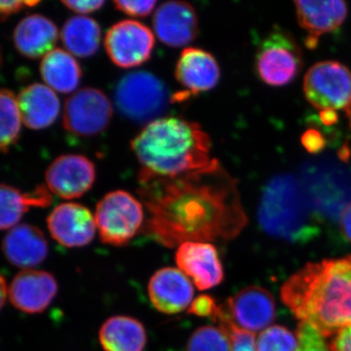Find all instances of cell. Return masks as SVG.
Wrapping results in <instances>:
<instances>
[{
	"mask_svg": "<svg viewBox=\"0 0 351 351\" xmlns=\"http://www.w3.org/2000/svg\"><path fill=\"white\" fill-rule=\"evenodd\" d=\"M52 239L66 248H82L93 241L96 221L88 208L77 203L58 205L47 218Z\"/></svg>",
	"mask_w": 351,
	"mask_h": 351,
	"instance_id": "obj_15",
	"label": "cell"
},
{
	"mask_svg": "<svg viewBox=\"0 0 351 351\" xmlns=\"http://www.w3.org/2000/svg\"><path fill=\"white\" fill-rule=\"evenodd\" d=\"M2 251L11 265L25 270L41 265L47 258L49 246L39 228L24 223L9 230L2 241Z\"/></svg>",
	"mask_w": 351,
	"mask_h": 351,
	"instance_id": "obj_20",
	"label": "cell"
},
{
	"mask_svg": "<svg viewBox=\"0 0 351 351\" xmlns=\"http://www.w3.org/2000/svg\"><path fill=\"white\" fill-rule=\"evenodd\" d=\"M175 76L182 91L174 94L171 101H184L214 89L221 78V71L211 53L189 47L181 53L176 64Z\"/></svg>",
	"mask_w": 351,
	"mask_h": 351,
	"instance_id": "obj_12",
	"label": "cell"
},
{
	"mask_svg": "<svg viewBox=\"0 0 351 351\" xmlns=\"http://www.w3.org/2000/svg\"><path fill=\"white\" fill-rule=\"evenodd\" d=\"M95 221L103 243L125 246L145 226L142 201L128 191H110L99 201Z\"/></svg>",
	"mask_w": 351,
	"mask_h": 351,
	"instance_id": "obj_6",
	"label": "cell"
},
{
	"mask_svg": "<svg viewBox=\"0 0 351 351\" xmlns=\"http://www.w3.org/2000/svg\"><path fill=\"white\" fill-rule=\"evenodd\" d=\"M152 25L159 40L174 48L193 43L199 31L195 7L184 1L161 4L154 13Z\"/></svg>",
	"mask_w": 351,
	"mask_h": 351,
	"instance_id": "obj_17",
	"label": "cell"
},
{
	"mask_svg": "<svg viewBox=\"0 0 351 351\" xmlns=\"http://www.w3.org/2000/svg\"><path fill=\"white\" fill-rule=\"evenodd\" d=\"M298 351H330L324 337L308 323L301 322L298 327Z\"/></svg>",
	"mask_w": 351,
	"mask_h": 351,
	"instance_id": "obj_30",
	"label": "cell"
},
{
	"mask_svg": "<svg viewBox=\"0 0 351 351\" xmlns=\"http://www.w3.org/2000/svg\"><path fill=\"white\" fill-rule=\"evenodd\" d=\"M21 119L34 130L50 127L59 117L60 100L47 85L34 83L21 90L17 97Z\"/></svg>",
	"mask_w": 351,
	"mask_h": 351,
	"instance_id": "obj_21",
	"label": "cell"
},
{
	"mask_svg": "<svg viewBox=\"0 0 351 351\" xmlns=\"http://www.w3.org/2000/svg\"><path fill=\"white\" fill-rule=\"evenodd\" d=\"M186 351H232V343L221 328L208 325L193 332Z\"/></svg>",
	"mask_w": 351,
	"mask_h": 351,
	"instance_id": "obj_28",
	"label": "cell"
},
{
	"mask_svg": "<svg viewBox=\"0 0 351 351\" xmlns=\"http://www.w3.org/2000/svg\"><path fill=\"white\" fill-rule=\"evenodd\" d=\"M281 300L324 338L351 325V255L306 263L281 287Z\"/></svg>",
	"mask_w": 351,
	"mask_h": 351,
	"instance_id": "obj_2",
	"label": "cell"
},
{
	"mask_svg": "<svg viewBox=\"0 0 351 351\" xmlns=\"http://www.w3.org/2000/svg\"><path fill=\"white\" fill-rule=\"evenodd\" d=\"M329 348L330 351H351V325L335 335Z\"/></svg>",
	"mask_w": 351,
	"mask_h": 351,
	"instance_id": "obj_37",
	"label": "cell"
},
{
	"mask_svg": "<svg viewBox=\"0 0 351 351\" xmlns=\"http://www.w3.org/2000/svg\"><path fill=\"white\" fill-rule=\"evenodd\" d=\"M51 202L52 197L45 186L22 193L14 186L0 184V230L15 228L32 207H47Z\"/></svg>",
	"mask_w": 351,
	"mask_h": 351,
	"instance_id": "obj_24",
	"label": "cell"
},
{
	"mask_svg": "<svg viewBox=\"0 0 351 351\" xmlns=\"http://www.w3.org/2000/svg\"><path fill=\"white\" fill-rule=\"evenodd\" d=\"M258 221L272 239L304 244L319 234L323 219L300 182L291 175H278L263 189Z\"/></svg>",
	"mask_w": 351,
	"mask_h": 351,
	"instance_id": "obj_4",
	"label": "cell"
},
{
	"mask_svg": "<svg viewBox=\"0 0 351 351\" xmlns=\"http://www.w3.org/2000/svg\"><path fill=\"white\" fill-rule=\"evenodd\" d=\"M178 267L198 290L206 291L223 282L225 272L218 250L210 242H186L175 254Z\"/></svg>",
	"mask_w": 351,
	"mask_h": 351,
	"instance_id": "obj_14",
	"label": "cell"
},
{
	"mask_svg": "<svg viewBox=\"0 0 351 351\" xmlns=\"http://www.w3.org/2000/svg\"><path fill=\"white\" fill-rule=\"evenodd\" d=\"M156 1H114L115 8L131 17H147L156 7Z\"/></svg>",
	"mask_w": 351,
	"mask_h": 351,
	"instance_id": "obj_33",
	"label": "cell"
},
{
	"mask_svg": "<svg viewBox=\"0 0 351 351\" xmlns=\"http://www.w3.org/2000/svg\"><path fill=\"white\" fill-rule=\"evenodd\" d=\"M2 64V54H1V49H0V66H1Z\"/></svg>",
	"mask_w": 351,
	"mask_h": 351,
	"instance_id": "obj_42",
	"label": "cell"
},
{
	"mask_svg": "<svg viewBox=\"0 0 351 351\" xmlns=\"http://www.w3.org/2000/svg\"><path fill=\"white\" fill-rule=\"evenodd\" d=\"M99 341L105 351H144L147 335L143 323L136 318L115 315L101 325Z\"/></svg>",
	"mask_w": 351,
	"mask_h": 351,
	"instance_id": "obj_23",
	"label": "cell"
},
{
	"mask_svg": "<svg viewBox=\"0 0 351 351\" xmlns=\"http://www.w3.org/2000/svg\"><path fill=\"white\" fill-rule=\"evenodd\" d=\"M138 195L149 212L145 234L167 248L232 240L247 225L237 181L217 158L206 168L175 177L141 170Z\"/></svg>",
	"mask_w": 351,
	"mask_h": 351,
	"instance_id": "obj_1",
	"label": "cell"
},
{
	"mask_svg": "<svg viewBox=\"0 0 351 351\" xmlns=\"http://www.w3.org/2000/svg\"><path fill=\"white\" fill-rule=\"evenodd\" d=\"M218 308L219 304H217L214 298L211 295H200L191 302L188 313L199 317H210L214 320Z\"/></svg>",
	"mask_w": 351,
	"mask_h": 351,
	"instance_id": "obj_32",
	"label": "cell"
},
{
	"mask_svg": "<svg viewBox=\"0 0 351 351\" xmlns=\"http://www.w3.org/2000/svg\"><path fill=\"white\" fill-rule=\"evenodd\" d=\"M154 43V34L147 25L138 21L123 20L108 29L105 48L115 66L133 69L149 61Z\"/></svg>",
	"mask_w": 351,
	"mask_h": 351,
	"instance_id": "obj_11",
	"label": "cell"
},
{
	"mask_svg": "<svg viewBox=\"0 0 351 351\" xmlns=\"http://www.w3.org/2000/svg\"><path fill=\"white\" fill-rule=\"evenodd\" d=\"M304 93L313 108L348 110L351 106V73L345 64L323 61L313 64L304 80Z\"/></svg>",
	"mask_w": 351,
	"mask_h": 351,
	"instance_id": "obj_8",
	"label": "cell"
},
{
	"mask_svg": "<svg viewBox=\"0 0 351 351\" xmlns=\"http://www.w3.org/2000/svg\"><path fill=\"white\" fill-rule=\"evenodd\" d=\"M38 3V1H0V21L5 20L23 9L31 8Z\"/></svg>",
	"mask_w": 351,
	"mask_h": 351,
	"instance_id": "obj_36",
	"label": "cell"
},
{
	"mask_svg": "<svg viewBox=\"0 0 351 351\" xmlns=\"http://www.w3.org/2000/svg\"><path fill=\"white\" fill-rule=\"evenodd\" d=\"M339 228L346 241L351 243V201L346 204L339 218Z\"/></svg>",
	"mask_w": 351,
	"mask_h": 351,
	"instance_id": "obj_38",
	"label": "cell"
},
{
	"mask_svg": "<svg viewBox=\"0 0 351 351\" xmlns=\"http://www.w3.org/2000/svg\"><path fill=\"white\" fill-rule=\"evenodd\" d=\"M8 291L5 278L0 274V311H1L2 307L5 304Z\"/></svg>",
	"mask_w": 351,
	"mask_h": 351,
	"instance_id": "obj_40",
	"label": "cell"
},
{
	"mask_svg": "<svg viewBox=\"0 0 351 351\" xmlns=\"http://www.w3.org/2000/svg\"><path fill=\"white\" fill-rule=\"evenodd\" d=\"M40 75L51 89L59 93L69 94L80 86L82 69L68 51L54 49L41 61Z\"/></svg>",
	"mask_w": 351,
	"mask_h": 351,
	"instance_id": "obj_25",
	"label": "cell"
},
{
	"mask_svg": "<svg viewBox=\"0 0 351 351\" xmlns=\"http://www.w3.org/2000/svg\"><path fill=\"white\" fill-rule=\"evenodd\" d=\"M62 3L69 10L82 14V16L83 14L96 12L105 5V1H99V0H88V1H71L69 0V1L62 2Z\"/></svg>",
	"mask_w": 351,
	"mask_h": 351,
	"instance_id": "obj_35",
	"label": "cell"
},
{
	"mask_svg": "<svg viewBox=\"0 0 351 351\" xmlns=\"http://www.w3.org/2000/svg\"><path fill=\"white\" fill-rule=\"evenodd\" d=\"M257 351H298V336L287 328L274 325L261 332L256 343Z\"/></svg>",
	"mask_w": 351,
	"mask_h": 351,
	"instance_id": "obj_29",
	"label": "cell"
},
{
	"mask_svg": "<svg viewBox=\"0 0 351 351\" xmlns=\"http://www.w3.org/2000/svg\"><path fill=\"white\" fill-rule=\"evenodd\" d=\"M61 36L66 51L76 57L94 56L100 48V25L87 16L69 18L64 25Z\"/></svg>",
	"mask_w": 351,
	"mask_h": 351,
	"instance_id": "obj_26",
	"label": "cell"
},
{
	"mask_svg": "<svg viewBox=\"0 0 351 351\" xmlns=\"http://www.w3.org/2000/svg\"><path fill=\"white\" fill-rule=\"evenodd\" d=\"M21 115L17 98L10 90L0 88V152L16 144L21 133Z\"/></svg>",
	"mask_w": 351,
	"mask_h": 351,
	"instance_id": "obj_27",
	"label": "cell"
},
{
	"mask_svg": "<svg viewBox=\"0 0 351 351\" xmlns=\"http://www.w3.org/2000/svg\"><path fill=\"white\" fill-rule=\"evenodd\" d=\"M147 293L154 308L170 315L186 311L195 300L191 279L179 269L171 267L157 270L151 277Z\"/></svg>",
	"mask_w": 351,
	"mask_h": 351,
	"instance_id": "obj_18",
	"label": "cell"
},
{
	"mask_svg": "<svg viewBox=\"0 0 351 351\" xmlns=\"http://www.w3.org/2000/svg\"><path fill=\"white\" fill-rule=\"evenodd\" d=\"M302 53L290 32L274 29L258 46L256 69L260 80L269 86H285L299 75Z\"/></svg>",
	"mask_w": 351,
	"mask_h": 351,
	"instance_id": "obj_7",
	"label": "cell"
},
{
	"mask_svg": "<svg viewBox=\"0 0 351 351\" xmlns=\"http://www.w3.org/2000/svg\"><path fill=\"white\" fill-rule=\"evenodd\" d=\"M112 113L107 95L96 88H83L64 104V127L73 135L92 137L108 128Z\"/></svg>",
	"mask_w": 351,
	"mask_h": 351,
	"instance_id": "obj_10",
	"label": "cell"
},
{
	"mask_svg": "<svg viewBox=\"0 0 351 351\" xmlns=\"http://www.w3.org/2000/svg\"><path fill=\"white\" fill-rule=\"evenodd\" d=\"M302 144L311 154H317L325 149L327 142L321 132L316 129H308L302 136Z\"/></svg>",
	"mask_w": 351,
	"mask_h": 351,
	"instance_id": "obj_34",
	"label": "cell"
},
{
	"mask_svg": "<svg viewBox=\"0 0 351 351\" xmlns=\"http://www.w3.org/2000/svg\"><path fill=\"white\" fill-rule=\"evenodd\" d=\"M299 24L307 32L306 45L309 49L317 46L318 38L336 31L348 17V7L343 1H295Z\"/></svg>",
	"mask_w": 351,
	"mask_h": 351,
	"instance_id": "obj_19",
	"label": "cell"
},
{
	"mask_svg": "<svg viewBox=\"0 0 351 351\" xmlns=\"http://www.w3.org/2000/svg\"><path fill=\"white\" fill-rule=\"evenodd\" d=\"M114 101L119 112L134 122H152L167 107L169 94L162 80L147 71H134L119 80Z\"/></svg>",
	"mask_w": 351,
	"mask_h": 351,
	"instance_id": "obj_5",
	"label": "cell"
},
{
	"mask_svg": "<svg viewBox=\"0 0 351 351\" xmlns=\"http://www.w3.org/2000/svg\"><path fill=\"white\" fill-rule=\"evenodd\" d=\"M276 306L267 289L250 286L219 304L214 322H228L243 331H263L276 319Z\"/></svg>",
	"mask_w": 351,
	"mask_h": 351,
	"instance_id": "obj_9",
	"label": "cell"
},
{
	"mask_svg": "<svg viewBox=\"0 0 351 351\" xmlns=\"http://www.w3.org/2000/svg\"><path fill=\"white\" fill-rule=\"evenodd\" d=\"M346 113H348V121H350V126L351 129V106L348 108V110H346Z\"/></svg>",
	"mask_w": 351,
	"mask_h": 351,
	"instance_id": "obj_41",
	"label": "cell"
},
{
	"mask_svg": "<svg viewBox=\"0 0 351 351\" xmlns=\"http://www.w3.org/2000/svg\"><path fill=\"white\" fill-rule=\"evenodd\" d=\"M320 119L325 125H334L338 121V114L335 110H322L320 112Z\"/></svg>",
	"mask_w": 351,
	"mask_h": 351,
	"instance_id": "obj_39",
	"label": "cell"
},
{
	"mask_svg": "<svg viewBox=\"0 0 351 351\" xmlns=\"http://www.w3.org/2000/svg\"><path fill=\"white\" fill-rule=\"evenodd\" d=\"M131 147L142 164L141 170L160 177L203 169L216 160L206 132L180 117L152 120L132 140Z\"/></svg>",
	"mask_w": 351,
	"mask_h": 351,
	"instance_id": "obj_3",
	"label": "cell"
},
{
	"mask_svg": "<svg viewBox=\"0 0 351 351\" xmlns=\"http://www.w3.org/2000/svg\"><path fill=\"white\" fill-rule=\"evenodd\" d=\"M59 285L47 271L25 269L14 277L9 287L11 304L18 311L29 314L45 311L54 301Z\"/></svg>",
	"mask_w": 351,
	"mask_h": 351,
	"instance_id": "obj_16",
	"label": "cell"
},
{
	"mask_svg": "<svg viewBox=\"0 0 351 351\" xmlns=\"http://www.w3.org/2000/svg\"><path fill=\"white\" fill-rule=\"evenodd\" d=\"M219 325L228 334L232 351H257L254 334L240 330L228 322L219 323Z\"/></svg>",
	"mask_w": 351,
	"mask_h": 351,
	"instance_id": "obj_31",
	"label": "cell"
},
{
	"mask_svg": "<svg viewBox=\"0 0 351 351\" xmlns=\"http://www.w3.org/2000/svg\"><path fill=\"white\" fill-rule=\"evenodd\" d=\"M59 31L53 21L39 14L24 18L13 34L16 49L23 56L38 59L54 50Z\"/></svg>",
	"mask_w": 351,
	"mask_h": 351,
	"instance_id": "obj_22",
	"label": "cell"
},
{
	"mask_svg": "<svg viewBox=\"0 0 351 351\" xmlns=\"http://www.w3.org/2000/svg\"><path fill=\"white\" fill-rule=\"evenodd\" d=\"M45 181L51 193L64 199H75L93 186L96 167L86 156L66 154L51 163L46 171Z\"/></svg>",
	"mask_w": 351,
	"mask_h": 351,
	"instance_id": "obj_13",
	"label": "cell"
}]
</instances>
